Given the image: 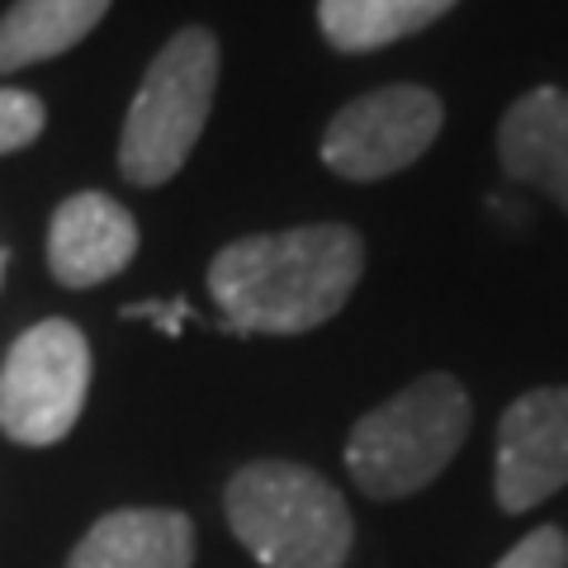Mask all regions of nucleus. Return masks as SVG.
<instances>
[{
	"mask_svg": "<svg viewBox=\"0 0 568 568\" xmlns=\"http://www.w3.org/2000/svg\"><path fill=\"white\" fill-rule=\"evenodd\" d=\"M365 271V242L346 223L227 242L209 265V294L227 332L298 336L336 317Z\"/></svg>",
	"mask_w": 568,
	"mask_h": 568,
	"instance_id": "1",
	"label": "nucleus"
},
{
	"mask_svg": "<svg viewBox=\"0 0 568 568\" xmlns=\"http://www.w3.org/2000/svg\"><path fill=\"white\" fill-rule=\"evenodd\" d=\"M227 526L265 568H342L355 536L346 497L290 459H256L233 474Z\"/></svg>",
	"mask_w": 568,
	"mask_h": 568,
	"instance_id": "2",
	"label": "nucleus"
},
{
	"mask_svg": "<svg viewBox=\"0 0 568 568\" xmlns=\"http://www.w3.org/2000/svg\"><path fill=\"white\" fill-rule=\"evenodd\" d=\"M469 394L455 375H422L398 398L379 403L351 426L346 469L375 503L422 493L469 436Z\"/></svg>",
	"mask_w": 568,
	"mask_h": 568,
	"instance_id": "3",
	"label": "nucleus"
},
{
	"mask_svg": "<svg viewBox=\"0 0 568 568\" xmlns=\"http://www.w3.org/2000/svg\"><path fill=\"white\" fill-rule=\"evenodd\" d=\"M213 91H219V39L209 29H181L156 52L123 119L119 171L133 185H166L200 142Z\"/></svg>",
	"mask_w": 568,
	"mask_h": 568,
	"instance_id": "4",
	"label": "nucleus"
},
{
	"mask_svg": "<svg viewBox=\"0 0 568 568\" xmlns=\"http://www.w3.org/2000/svg\"><path fill=\"white\" fill-rule=\"evenodd\" d=\"M91 388V346L67 317L29 327L0 365V432L20 446H58Z\"/></svg>",
	"mask_w": 568,
	"mask_h": 568,
	"instance_id": "5",
	"label": "nucleus"
},
{
	"mask_svg": "<svg viewBox=\"0 0 568 568\" xmlns=\"http://www.w3.org/2000/svg\"><path fill=\"white\" fill-rule=\"evenodd\" d=\"M446 110L426 85H384L351 100L323 133V162L346 181H384L432 148Z\"/></svg>",
	"mask_w": 568,
	"mask_h": 568,
	"instance_id": "6",
	"label": "nucleus"
},
{
	"mask_svg": "<svg viewBox=\"0 0 568 568\" xmlns=\"http://www.w3.org/2000/svg\"><path fill=\"white\" fill-rule=\"evenodd\" d=\"M568 484V388L521 394L497 422L493 493L503 511H530Z\"/></svg>",
	"mask_w": 568,
	"mask_h": 568,
	"instance_id": "7",
	"label": "nucleus"
},
{
	"mask_svg": "<svg viewBox=\"0 0 568 568\" xmlns=\"http://www.w3.org/2000/svg\"><path fill=\"white\" fill-rule=\"evenodd\" d=\"M138 252L133 213L114 204L110 194L85 190L58 204L48 227V271L67 290H91L114 280Z\"/></svg>",
	"mask_w": 568,
	"mask_h": 568,
	"instance_id": "8",
	"label": "nucleus"
},
{
	"mask_svg": "<svg viewBox=\"0 0 568 568\" xmlns=\"http://www.w3.org/2000/svg\"><path fill=\"white\" fill-rule=\"evenodd\" d=\"M497 156L507 175L536 185L568 213V91L540 85L511 104L497 129Z\"/></svg>",
	"mask_w": 568,
	"mask_h": 568,
	"instance_id": "9",
	"label": "nucleus"
},
{
	"mask_svg": "<svg viewBox=\"0 0 568 568\" xmlns=\"http://www.w3.org/2000/svg\"><path fill=\"white\" fill-rule=\"evenodd\" d=\"M194 526L185 511L123 507L100 517L71 549V568H190Z\"/></svg>",
	"mask_w": 568,
	"mask_h": 568,
	"instance_id": "10",
	"label": "nucleus"
},
{
	"mask_svg": "<svg viewBox=\"0 0 568 568\" xmlns=\"http://www.w3.org/2000/svg\"><path fill=\"white\" fill-rule=\"evenodd\" d=\"M110 0H14L0 14V71L62 58L91 33Z\"/></svg>",
	"mask_w": 568,
	"mask_h": 568,
	"instance_id": "11",
	"label": "nucleus"
},
{
	"mask_svg": "<svg viewBox=\"0 0 568 568\" xmlns=\"http://www.w3.org/2000/svg\"><path fill=\"white\" fill-rule=\"evenodd\" d=\"M459 0H317V24L336 52H375L436 24Z\"/></svg>",
	"mask_w": 568,
	"mask_h": 568,
	"instance_id": "12",
	"label": "nucleus"
},
{
	"mask_svg": "<svg viewBox=\"0 0 568 568\" xmlns=\"http://www.w3.org/2000/svg\"><path fill=\"white\" fill-rule=\"evenodd\" d=\"M43 123H48V110L39 95L0 85V156L29 148V142L43 133Z\"/></svg>",
	"mask_w": 568,
	"mask_h": 568,
	"instance_id": "13",
	"label": "nucleus"
},
{
	"mask_svg": "<svg viewBox=\"0 0 568 568\" xmlns=\"http://www.w3.org/2000/svg\"><path fill=\"white\" fill-rule=\"evenodd\" d=\"M493 568H568V536L559 526H540L511 545Z\"/></svg>",
	"mask_w": 568,
	"mask_h": 568,
	"instance_id": "14",
	"label": "nucleus"
},
{
	"mask_svg": "<svg viewBox=\"0 0 568 568\" xmlns=\"http://www.w3.org/2000/svg\"><path fill=\"white\" fill-rule=\"evenodd\" d=\"M123 317H152L166 336H175L185 327V317H194V308H190V298H171V304H129Z\"/></svg>",
	"mask_w": 568,
	"mask_h": 568,
	"instance_id": "15",
	"label": "nucleus"
}]
</instances>
